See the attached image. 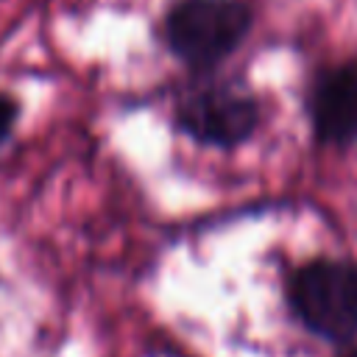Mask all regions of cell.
I'll return each instance as SVG.
<instances>
[{"label":"cell","mask_w":357,"mask_h":357,"mask_svg":"<svg viewBox=\"0 0 357 357\" xmlns=\"http://www.w3.org/2000/svg\"><path fill=\"white\" fill-rule=\"evenodd\" d=\"M290 304L301 324L326 337L349 340L357 335V268L349 262L318 259L298 268L290 279Z\"/></svg>","instance_id":"6da1fadb"},{"label":"cell","mask_w":357,"mask_h":357,"mask_svg":"<svg viewBox=\"0 0 357 357\" xmlns=\"http://www.w3.org/2000/svg\"><path fill=\"white\" fill-rule=\"evenodd\" d=\"M251 14L237 0H181L167 17V45L190 67H212L248 33Z\"/></svg>","instance_id":"7a4b0ae2"},{"label":"cell","mask_w":357,"mask_h":357,"mask_svg":"<svg viewBox=\"0 0 357 357\" xmlns=\"http://www.w3.org/2000/svg\"><path fill=\"white\" fill-rule=\"evenodd\" d=\"M176 120L178 128L192 139L204 145L231 148L254 134L259 109L257 100L248 98L245 92L209 84V86H195L178 100Z\"/></svg>","instance_id":"3957f363"},{"label":"cell","mask_w":357,"mask_h":357,"mask_svg":"<svg viewBox=\"0 0 357 357\" xmlns=\"http://www.w3.org/2000/svg\"><path fill=\"white\" fill-rule=\"evenodd\" d=\"M310 114L318 139L335 145L357 139V64L335 67L318 78Z\"/></svg>","instance_id":"277c9868"},{"label":"cell","mask_w":357,"mask_h":357,"mask_svg":"<svg viewBox=\"0 0 357 357\" xmlns=\"http://www.w3.org/2000/svg\"><path fill=\"white\" fill-rule=\"evenodd\" d=\"M17 114H20L17 100H14L11 95H0V148L6 145V139H8L11 131H14Z\"/></svg>","instance_id":"5b68a950"},{"label":"cell","mask_w":357,"mask_h":357,"mask_svg":"<svg viewBox=\"0 0 357 357\" xmlns=\"http://www.w3.org/2000/svg\"><path fill=\"white\" fill-rule=\"evenodd\" d=\"M349 357H357V351H354V354H349Z\"/></svg>","instance_id":"8992f818"}]
</instances>
